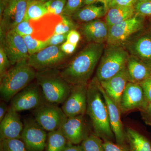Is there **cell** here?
<instances>
[{
    "label": "cell",
    "instance_id": "45",
    "mask_svg": "<svg viewBox=\"0 0 151 151\" xmlns=\"http://www.w3.org/2000/svg\"><path fill=\"white\" fill-rule=\"evenodd\" d=\"M63 151H82L81 146L78 145H73L68 142L66 147Z\"/></svg>",
    "mask_w": 151,
    "mask_h": 151
},
{
    "label": "cell",
    "instance_id": "36",
    "mask_svg": "<svg viewBox=\"0 0 151 151\" xmlns=\"http://www.w3.org/2000/svg\"><path fill=\"white\" fill-rule=\"evenodd\" d=\"M11 64L3 47L0 46V77L11 68Z\"/></svg>",
    "mask_w": 151,
    "mask_h": 151
},
{
    "label": "cell",
    "instance_id": "17",
    "mask_svg": "<svg viewBox=\"0 0 151 151\" xmlns=\"http://www.w3.org/2000/svg\"><path fill=\"white\" fill-rule=\"evenodd\" d=\"M145 103L142 88L140 84L128 82L120 100L119 108L121 113L124 114L135 109L139 110Z\"/></svg>",
    "mask_w": 151,
    "mask_h": 151
},
{
    "label": "cell",
    "instance_id": "47",
    "mask_svg": "<svg viewBox=\"0 0 151 151\" xmlns=\"http://www.w3.org/2000/svg\"><path fill=\"white\" fill-rule=\"evenodd\" d=\"M112 1L113 0H103V4H104L106 12H107V11H108L109 5Z\"/></svg>",
    "mask_w": 151,
    "mask_h": 151
},
{
    "label": "cell",
    "instance_id": "15",
    "mask_svg": "<svg viewBox=\"0 0 151 151\" xmlns=\"http://www.w3.org/2000/svg\"><path fill=\"white\" fill-rule=\"evenodd\" d=\"M62 20L61 15L48 13L40 18L29 21L33 30L31 36L37 40H48L54 35L57 25Z\"/></svg>",
    "mask_w": 151,
    "mask_h": 151
},
{
    "label": "cell",
    "instance_id": "42",
    "mask_svg": "<svg viewBox=\"0 0 151 151\" xmlns=\"http://www.w3.org/2000/svg\"><path fill=\"white\" fill-rule=\"evenodd\" d=\"M137 1V0H113L109 5V9L116 6H134Z\"/></svg>",
    "mask_w": 151,
    "mask_h": 151
},
{
    "label": "cell",
    "instance_id": "35",
    "mask_svg": "<svg viewBox=\"0 0 151 151\" xmlns=\"http://www.w3.org/2000/svg\"><path fill=\"white\" fill-rule=\"evenodd\" d=\"M13 29L22 37L31 35L33 32V30L30 24L29 21L25 20L21 22Z\"/></svg>",
    "mask_w": 151,
    "mask_h": 151
},
{
    "label": "cell",
    "instance_id": "40",
    "mask_svg": "<svg viewBox=\"0 0 151 151\" xmlns=\"http://www.w3.org/2000/svg\"><path fill=\"white\" fill-rule=\"evenodd\" d=\"M142 88L146 102H151V77L139 83Z\"/></svg>",
    "mask_w": 151,
    "mask_h": 151
},
{
    "label": "cell",
    "instance_id": "34",
    "mask_svg": "<svg viewBox=\"0 0 151 151\" xmlns=\"http://www.w3.org/2000/svg\"><path fill=\"white\" fill-rule=\"evenodd\" d=\"M67 0H49L45 2L48 13L60 15L67 3Z\"/></svg>",
    "mask_w": 151,
    "mask_h": 151
},
{
    "label": "cell",
    "instance_id": "2",
    "mask_svg": "<svg viewBox=\"0 0 151 151\" xmlns=\"http://www.w3.org/2000/svg\"><path fill=\"white\" fill-rule=\"evenodd\" d=\"M86 114L89 117L94 134L103 141H111L115 138L110 125L107 106L95 77L87 84Z\"/></svg>",
    "mask_w": 151,
    "mask_h": 151
},
{
    "label": "cell",
    "instance_id": "43",
    "mask_svg": "<svg viewBox=\"0 0 151 151\" xmlns=\"http://www.w3.org/2000/svg\"><path fill=\"white\" fill-rule=\"evenodd\" d=\"M77 45L65 42L60 46V49L63 52L68 55L71 54L75 51Z\"/></svg>",
    "mask_w": 151,
    "mask_h": 151
},
{
    "label": "cell",
    "instance_id": "39",
    "mask_svg": "<svg viewBox=\"0 0 151 151\" xmlns=\"http://www.w3.org/2000/svg\"><path fill=\"white\" fill-rule=\"evenodd\" d=\"M68 33L54 35L47 40L48 46H59L62 45L66 41Z\"/></svg>",
    "mask_w": 151,
    "mask_h": 151
},
{
    "label": "cell",
    "instance_id": "4",
    "mask_svg": "<svg viewBox=\"0 0 151 151\" xmlns=\"http://www.w3.org/2000/svg\"><path fill=\"white\" fill-rule=\"evenodd\" d=\"M36 78L47 103L63 104L70 93L72 85L63 78L57 68L37 71Z\"/></svg>",
    "mask_w": 151,
    "mask_h": 151
},
{
    "label": "cell",
    "instance_id": "18",
    "mask_svg": "<svg viewBox=\"0 0 151 151\" xmlns=\"http://www.w3.org/2000/svg\"><path fill=\"white\" fill-rule=\"evenodd\" d=\"M0 124L1 141L5 139H21L24 127L17 111L10 107Z\"/></svg>",
    "mask_w": 151,
    "mask_h": 151
},
{
    "label": "cell",
    "instance_id": "13",
    "mask_svg": "<svg viewBox=\"0 0 151 151\" xmlns=\"http://www.w3.org/2000/svg\"><path fill=\"white\" fill-rule=\"evenodd\" d=\"M87 84L72 85L70 93L61 107L67 117L86 114Z\"/></svg>",
    "mask_w": 151,
    "mask_h": 151
},
{
    "label": "cell",
    "instance_id": "24",
    "mask_svg": "<svg viewBox=\"0 0 151 151\" xmlns=\"http://www.w3.org/2000/svg\"><path fill=\"white\" fill-rule=\"evenodd\" d=\"M104 6L93 4L82 7L72 17L75 20L81 22H88L99 19L106 14Z\"/></svg>",
    "mask_w": 151,
    "mask_h": 151
},
{
    "label": "cell",
    "instance_id": "8",
    "mask_svg": "<svg viewBox=\"0 0 151 151\" xmlns=\"http://www.w3.org/2000/svg\"><path fill=\"white\" fill-rule=\"evenodd\" d=\"M10 101V107L17 112L35 110L47 102L37 82L28 85L16 94Z\"/></svg>",
    "mask_w": 151,
    "mask_h": 151
},
{
    "label": "cell",
    "instance_id": "27",
    "mask_svg": "<svg viewBox=\"0 0 151 151\" xmlns=\"http://www.w3.org/2000/svg\"><path fill=\"white\" fill-rule=\"evenodd\" d=\"M48 13L45 2H42L39 0H29L23 20L30 21L37 19Z\"/></svg>",
    "mask_w": 151,
    "mask_h": 151
},
{
    "label": "cell",
    "instance_id": "3",
    "mask_svg": "<svg viewBox=\"0 0 151 151\" xmlns=\"http://www.w3.org/2000/svg\"><path fill=\"white\" fill-rule=\"evenodd\" d=\"M12 66L0 77L1 100L6 103L32 83L36 76L37 71L29 64L28 59L23 60Z\"/></svg>",
    "mask_w": 151,
    "mask_h": 151
},
{
    "label": "cell",
    "instance_id": "7",
    "mask_svg": "<svg viewBox=\"0 0 151 151\" xmlns=\"http://www.w3.org/2000/svg\"><path fill=\"white\" fill-rule=\"evenodd\" d=\"M144 18L136 14L133 17L109 27L107 41L108 46H122L133 34L143 28Z\"/></svg>",
    "mask_w": 151,
    "mask_h": 151
},
{
    "label": "cell",
    "instance_id": "22",
    "mask_svg": "<svg viewBox=\"0 0 151 151\" xmlns=\"http://www.w3.org/2000/svg\"><path fill=\"white\" fill-rule=\"evenodd\" d=\"M126 66L129 82L139 84L151 77L148 65L134 56L129 57Z\"/></svg>",
    "mask_w": 151,
    "mask_h": 151
},
{
    "label": "cell",
    "instance_id": "19",
    "mask_svg": "<svg viewBox=\"0 0 151 151\" xmlns=\"http://www.w3.org/2000/svg\"><path fill=\"white\" fill-rule=\"evenodd\" d=\"M129 82V76L126 66L113 77L99 83L105 92L119 107L122 94Z\"/></svg>",
    "mask_w": 151,
    "mask_h": 151
},
{
    "label": "cell",
    "instance_id": "6",
    "mask_svg": "<svg viewBox=\"0 0 151 151\" xmlns=\"http://www.w3.org/2000/svg\"><path fill=\"white\" fill-rule=\"evenodd\" d=\"M29 0H1L0 31L14 29L23 20Z\"/></svg>",
    "mask_w": 151,
    "mask_h": 151
},
{
    "label": "cell",
    "instance_id": "5",
    "mask_svg": "<svg viewBox=\"0 0 151 151\" xmlns=\"http://www.w3.org/2000/svg\"><path fill=\"white\" fill-rule=\"evenodd\" d=\"M129 57L122 47L108 46L100 58L95 78L100 82L113 77L126 67Z\"/></svg>",
    "mask_w": 151,
    "mask_h": 151
},
{
    "label": "cell",
    "instance_id": "50",
    "mask_svg": "<svg viewBox=\"0 0 151 151\" xmlns=\"http://www.w3.org/2000/svg\"><path fill=\"white\" fill-rule=\"evenodd\" d=\"M142 1V0H137V1Z\"/></svg>",
    "mask_w": 151,
    "mask_h": 151
},
{
    "label": "cell",
    "instance_id": "33",
    "mask_svg": "<svg viewBox=\"0 0 151 151\" xmlns=\"http://www.w3.org/2000/svg\"><path fill=\"white\" fill-rule=\"evenodd\" d=\"M84 5V0H67L62 14L72 17Z\"/></svg>",
    "mask_w": 151,
    "mask_h": 151
},
{
    "label": "cell",
    "instance_id": "21",
    "mask_svg": "<svg viewBox=\"0 0 151 151\" xmlns=\"http://www.w3.org/2000/svg\"><path fill=\"white\" fill-rule=\"evenodd\" d=\"M129 50L132 56L148 65L151 63V34L138 38L131 44Z\"/></svg>",
    "mask_w": 151,
    "mask_h": 151
},
{
    "label": "cell",
    "instance_id": "14",
    "mask_svg": "<svg viewBox=\"0 0 151 151\" xmlns=\"http://www.w3.org/2000/svg\"><path fill=\"white\" fill-rule=\"evenodd\" d=\"M68 142L78 145L90 134V127L84 115L67 117L60 128Z\"/></svg>",
    "mask_w": 151,
    "mask_h": 151
},
{
    "label": "cell",
    "instance_id": "38",
    "mask_svg": "<svg viewBox=\"0 0 151 151\" xmlns=\"http://www.w3.org/2000/svg\"><path fill=\"white\" fill-rule=\"evenodd\" d=\"M105 151H130L125 145L115 144L111 141H103Z\"/></svg>",
    "mask_w": 151,
    "mask_h": 151
},
{
    "label": "cell",
    "instance_id": "10",
    "mask_svg": "<svg viewBox=\"0 0 151 151\" xmlns=\"http://www.w3.org/2000/svg\"><path fill=\"white\" fill-rule=\"evenodd\" d=\"M60 46H48L30 55L28 58L29 64L37 71L56 68L68 55L61 50Z\"/></svg>",
    "mask_w": 151,
    "mask_h": 151
},
{
    "label": "cell",
    "instance_id": "25",
    "mask_svg": "<svg viewBox=\"0 0 151 151\" xmlns=\"http://www.w3.org/2000/svg\"><path fill=\"white\" fill-rule=\"evenodd\" d=\"M125 132L130 151H151L150 142L140 133L130 127Z\"/></svg>",
    "mask_w": 151,
    "mask_h": 151
},
{
    "label": "cell",
    "instance_id": "29",
    "mask_svg": "<svg viewBox=\"0 0 151 151\" xmlns=\"http://www.w3.org/2000/svg\"><path fill=\"white\" fill-rule=\"evenodd\" d=\"M1 151H27L21 139H5L1 141Z\"/></svg>",
    "mask_w": 151,
    "mask_h": 151
},
{
    "label": "cell",
    "instance_id": "31",
    "mask_svg": "<svg viewBox=\"0 0 151 151\" xmlns=\"http://www.w3.org/2000/svg\"><path fill=\"white\" fill-rule=\"evenodd\" d=\"M60 15L62 17V20L57 25L54 35L68 33L70 31L76 29V25L71 17L63 14Z\"/></svg>",
    "mask_w": 151,
    "mask_h": 151
},
{
    "label": "cell",
    "instance_id": "9",
    "mask_svg": "<svg viewBox=\"0 0 151 151\" xmlns=\"http://www.w3.org/2000/svg\"><path fill=\"white\" fill-rule=\"evenodd\" d=\"M0 33L1 46L6 54L11 65L28 58L29 55L23 37L14 29L5 32L0 31Z\"/></svg>",
    "mask_w": 151,
    "mask_h": 151
},
{
    "label": "cell",
    "instance_id": "30",
    "mask_svg": "<svg viewBox=\"0 0 151 151\" xmlns=\"http://www.w3.org/2000/svg\"><path fill=\"white\" fill-rule=\"evenodd\" d=\"M23 37L27 47L29 55L36 53L48 47L47 41H43L37 40L32 38L31 35L24 36Z\"/></svg>",
    "mask_w": 151,
    "mask_h": 151
},
{
    "label": "cell",
    "instance_id": "11",
    "mask_svg": "<svg viewBox=\"0 0 151 151\" xmlns=\"http://www.w3.org/2000/svg\"><path fill=\"white\" fill-rule=\"evenodd\" d=\"M33 115L36 122L48 132L59 129L67 118L58 105L47 102L34 110Z\"/></svg>",
    "mask_w": 151,
    "mask_h": 151
},
{
    "label": "cell",
    "instance_id": "20",
    "mask_svg": "<svg viewBox=\"0 0 151 151\" xmlns=\"http://www.w3.org/2000/svg\"><path fill=\"white\" fill-rule=\"evenodd\" d=\"M109 29L105 21L97 19L85 23L82 26L81 31L89 42L104 44L108 40Z\"/></svg>",
    "mask_w": 151,
    "mask_h": 151
},
{
    "label": "cell",
    "instance_id": "48",
    "mask_svg": "<svg viewBox=\"0 0 151 151\" xmlns=\"http://www.w3.org/2000/svg\"><path fill=\"white\" fill-rule=\"evenodd\" d=\"M148 65L149 70H150V74L151 76V63Z\"/></svg>",
    "mask_w": 151,
    "mask_h": 151
},
{
    "label": "cell",
    "instance_id": "28",
    "mask_svg": "<svg viewBox=\"0 0 151 151\" xmlns=\"http://www.w3.org/2000/svg\"><path fill=\"white\" fill-rule=\"evenodd\" d=\"M80 146L82 151H105L103 141L94 133L82 141Z\"/></svg>",
    "mask_w": 151,
    "mask_h": 151
},
{
    "label": "cell",
    "instance_id": "23",
    "mask_svg": "<svg viewBox=\"0 0 151 151\" xmlns=\"http://www.w3.org/2000/svg\"><path fill=\"white\" fill-rule=\"evenodd\" d=\"M136 15L134 6H116L108 10L105 21L109 27L118 23L131 18Z\"/></svg>",
    "mask_w": 151,
    "mask_h": 151
},
{
    "label": "cell",
    "instance_id": "16",
    "mask_svg": "<svg viewBox=\"0 0 151 151\" xmlns=\"http://www.w3.org/2000/svg\"><path fill=\"white\" fill-rule=\"evenodd\" d=\"M99 82V81H98ZM99 87L108 109L109 121L117 144L125 145V132L121 119V112L119 106L105 92L99 82Z\"/></svg>",
    "mask_w": 151,
    "mask_h": 151
},
{
    "label": "cell",
    "instance_id": "44",
    "mask_svg": "<svg viewBox=\"0 0 151 151\" xmlns=\"http://www.w3.org/2000/svg\"><path fill=\"white\" fill-rule=\"evenodd\" d=\"M6 103L3 100H1L0 103V122L2 121L8 111L9 107Z\"/></svg>",
    "mask_w": 151,
    "mask_h": 151
},
{
    "label": "cell",
    "instance_id": "1",
    "mask_svg": "<svg viewBox=\"0 0 151 151\" xmlns=\"http://www.w3.org/2000/svg\"><path fill=\"white\" fill-rule=\"evenodd\" d=\"M104 44L87 45L60 70V74L70 85L87 84L104 51Z\"/></svg>",
    "mask_w": 151,
    "mask_h": 151
},
{
    "label": "cell",
    "instance_id": "41",
    "mask_svg": "<svg viewBox=\"0 0 151 151\" xmlns=\"http://www.w3.org/2000/svg\"><path fill=\"white\" fill-rule=\"evenodd\" d=\"M81 39L80 34L76 29L72 30L68 32L66 41L72 44L77 45Z\"/></svg>",
    "mask_w": 151,
    "mask_h": 151
},
{
    "label": "cell",
    "instance_id": "32",
    "mask_svg": "<svg viewBox=\"0 0 151 151\" xmlns=\"http://www.w3.org/2000/svg\"><path fill=\"white\" fill-rule=\"evenodd\" d=\"M136 14L144 17H151V0L137 1L134 5Z\"/></svg>",
    "mask_w": 151,
    "mask_h": 151
},
{
    "label": "cell",
    "instance_id": "49",
    "mask_svg": "<svg viewBox=\"0 0 151 151\" xmlns=\"http://www.w3.org/2000/svg\"><path fill=\"white\" fill-rule=\"evenodd\" d=\"M41 1L42 2H46L48 1L49 0H39Z\"/></svg>",
    "mask_w": 151,
    "mask_h": 151
},
{
    "label": "cell",
    "instance_id": "37",
    "mask_svg": "<svg viewBox=\"0 0 151 151\" xmlns=\"http://www.w3.org/2000/svg\"><path fill=\"white\" fill-rule=\"evenodd\" d=\"M139 111L143 121L146 125L151 126V102H146Z\"/></svg>",
    "mask_w": 151,
    "mask_h": 151
},
{
    "label": "cell",
    "instance_id": "12",
    "mask_svg": "<svg viewBox=\"0 0 151 151\" xmlns=\"http://www.w3.org/2000/svg\"><path fill=\"white\" fill-rule=\"evenodd\" d=\"M47 134L34 119L29 118L24 122L21 139L27 151H44L46 147Z\"/></svg>",
    "mask_w": 151,
    "mask_h": 151
},
{
    "label": "cell",
    "instance_id": "26",
    "mask_svg": "<svg viewBox=\"0 0 151 151\" xmlns=\"http://www.w3.org/2000/svg\"><path fill=\"white\" fill-rule=\"evenodd\" d=\"M68 142L60 129L49 132L45 151H63Z\"/></svg>",
    "mask_w": 151,
    "mask_h": 151
},
{
    "label": "cell",
    "instance_id": "46",
    "mask_svg": "<svg viewBox=\"0 0 151 151\" xmlns=\"http://www.w3.org/2000/svg\"><path fill=\"white\" fill-rule=\"evenodd\" d=\"M98 2L103 3V0H84V5L93 4L94 3Z\"/></svg>",
    "mask_w": 151,
    "mask_h": 151
}]
</instances>
